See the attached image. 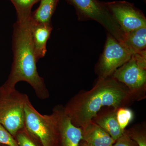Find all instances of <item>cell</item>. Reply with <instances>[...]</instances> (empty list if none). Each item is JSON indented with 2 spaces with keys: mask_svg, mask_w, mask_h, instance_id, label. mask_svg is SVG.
<instances>
[{
  "mask_svg": "<svg viewBox=\"0 0 146 146\" xmlns=\"http://www.w3.org/2000/svg\"><path fill=\"white\" fill-rule=\"evenodd\" d=\"M57 116L58 138L57 146H79L82 140L81 127L73 124L64 111L63 106L54 107Z\"/></svg>",
  "mask_w": 146,
  "mask_h": 146,
  "instance_id": "cell-9",
  "label": "cell"
},
{
  "mask_svg": "<svg viewBox=\"0 0 146 146\" xmlns=\"http://www.w3.org/2000/svg\"><path fill=\"white\" fill-rule=\"evenodd\" d=\"M31 25L33 46L38 62L39 59L44 57L47 52V43L52 30V25L51 24H31Z\"/></svg>",
  "mask_w": 146,
  "mask_h": 146,
  "instance_id": "cell-12",
  "label": "cell"
},
{
  "mask_svg": "<svg viewBox=\"0 0 146 146\" xmlns=\"http://www.w3.org/2000/svg\"><path fill=\"white\" fill-rule=\"evenodd\" d=\"M112 76L127 87L134 101L146 98V69L138 65L133 56L116 70Z\"/></svg>",
  "mask_w": 146,
  "mask_h": 146,
  "instance_id": "cell-7",
  "label": "cell"
},
{
  "mask_svg": "<svg viewBox=\"0 0 146 146\" xmlns=\"http://www.w3.org/2000/svg\"><path fill=\"white\" fill-rule=\"evenodd\" d=\"M16 9L17 21L29 19L33 7L40 0H10Z\"/></svg>",
  "mask_w": 146,
  "mask_h": 146,
  "instance_id": "cell-15",
  "label": "cell"
},
{
  "mask_svg": "<svg viewBox=\"0 0 146 146\" xmlns=\"http://www.w3.org/2000/svg\"><path fill=\"white\" fill-rule=\"evenodd\" d=\"M13 28V62L8 78L3 85L13 89L19 82H26L34 89L37 98L46 99L50 94L44 78L37 72V62L33 46L29 19L17 20Z\"/></svg>",
  "mask_w": 146,
  "mask_h": 146,
  "instance_id": "cell-2",
  "label": "cell"
},
{
  "mask_svg": "<svg viewBox=\"0 0 146 146\" xmlns=\"http://www.w3.org/2000/svg\"><path fill=\"white\" fill-rule=\"evenodd\" d=\"M117 117L120 127L124 130L132 121L133 114L132 111L127 108H121L117 110Z\"/></svg>",
  "mask_w": 146,
  "mask_h": 146,
  "instance_id": "cell-18",
  "label": "cell"
},
{
  "mask_svg": "<svg viewBox=\"0 0 146 146\" xmlns=\"http://www.w3.org/2000/svg\"><path fill=\"white\" fill-rule=\"evenodd\" d=\"M133 102L127 87L111 76L98 78L91 90L76 94L63 108L73 124L81 127L103 108L112 107L117 110L127 108Z\"/></svg>",
  "mask_w": 146,
  "mask_h": 146,
  "instance_id": "cell-1",
  "label": "cell"
},
{
  "mask_svg": "<svg viewBox=\"0 0 146 146\" xmlns=\"http://www.w3.org/2000/svg\"><path fill=\"white\" fill-rule=\"evenodd\" d=\"M79 146H94L93 145H90V144L88 143H86V142H85L83 140H81L80 141V142L79 143Z\"/></svg>",
  "mask_w": 146,
  "mask_h": 146,
  "instance_id": "cell-21",
  "label": "cell"
},
{
  "mask_svg": "<svg viewBox=\"0 0 146 146\" xmlns=\"http://www.w3.org/2000/svg\"><path fill=\"white\" fill-rule=\"evenodd\" d=\"M112 146H138L128 135L125 129L119 138L115 141Z\"/></svg>",
  "mask_w": 146,
  "mask_h": 146,
  "instance_id": "cell-20",
  "label": "cell"
},
{
  "mask_svg": "<svg viewBox=\"0 0 146 146\" xmlns=\"http://www.w3.org/2000/svg\"><path fill=\"white\" fill-rule=\"evenodd\" d=\"M129 137L138 146H146V129L145 124H136L125 129Z\"/></svg>",
  "mask_w": 146,
  "mask_h": 146,
  "instance_id": "cell-16",
  "label": "cell"
},
{
  "mask_svg": "<svg viewBox=\"0 0 146 146\" xmlns=\"http://www.w3.org/2000/svg\"><path fill=\"white\" fill-rule=\"evenodd\" d=\"M0 146H9L6 145H3V144H0Z\"/></svg>",
  "mask_w": 146,
  "mask_h": 146,
  "instance_id": "cell-22",
  "label": "cell"
},
{
  "mask_svg": "<svg viewBox=\"0 0 146 146\" xmlns=\"http://www.w3.org/2000/svg\"><path fill=\"white\" fill-rule=\"evenodd\" d=\"M123 33L146 27V18L133 4L126 1L104 2Z\"/></svg>",
  "mask_w": 146,
  "mask_h": 146,
  "instance_id": "cell-8",
  "label": "cell"
},
{
  "mask_svg": "<svg viewBox=\"0 0 146 146\" xmlns=\"http://www.w3.org/2000/svg\"><path fill=\"white\" fill-rule=\"evenodd\" d=\"M121 44L132 54L146 51V27L123 33Z\"/></svg>",
  "mask_w": 146,
  "mask_h": 146,
  "instance_id": "cell-13",
  "label": "cell"
},
{
  "mask_svg": "<svg viewBox=\"0 0 146 146\" xmlns=\"http://www.w3.org/2000/svg\"><path fill=\"white\" fill-rule=\"evenodd\" d=\"M25 128L42 146H57L58 138L57 116L53 108L49 115L39 113L29 99L25 107Z\"/></svg>",
  "mask_w": 146,
  "mask_h": 146,
  "instance_id": "cell-4",
  "label": "cell"
},
{
  "mask_svg": "<svg viewBox=\"0 0 146 146\" xmlns=\"http://www.w3.org/2000/svg\"><path fill=\"white\" fill-rule=\"evenodd\" d=\"M117 110L106 107L98 112L92 120L102 128L115 141L122 135L125 129L120 127L117 117Z\"/></svg>",
  "mask_w": 146,
  "mask_h": 146,
  "instance_id": "cell-10",
  "label": "cell"
},
{
  "mask_svg": "<svg viewBox=\"0 0 146 146\" xmlns=\"http://www.w3.org/2000/svg\"><path fill=\"white\" fill-rule=\"evenodd\" d=\"M129 51L107 33L103 51L95 67V72L98 78L111 76L118 68L131 58Z\"/></svg>",
  "mask_w": 146,
  "mask_h": 146,
  "instance_id": "cell-6",
  "label": "cell"
},
{
  "mask_svg": "<svg viewBox=\"0 0 146 146\" xmlns=\"http://www.w3.org/2000/svg\"><path fill=\"white\" fill-rule=\"evenodd\" d=\"M0 144L9 146H18L15 138L0 123Z\"/></svg>",
  "mask_w": 146,
  "mask_h": 146,
  "instance_id": "cell-19",
  "label": "cell"
},
{
  "mask_svg": "<svg viewBox=\"0 0 146 146\" xmlns=\"http://www.w3.org/2000/svg\"><path fill=\"white\" fill-rule=\"evenodd\" d=\"M75 9L78 21H94L99 23L120 43L123 34L121 27L105 6L99 0H66Z\"/></svg>",
  "mask_w": 146,
  "mask_h": 146,
  "instance_id": "cell-5",
  "label": "cell"
},
{
  "mask_svg": "<svg viewBox=\"0 0 146 146\" xmlns=\"http://www.w3.org/2000/svg\"><path fill=\"white\" fill-rule=\"evenodd\" d=\"M82 140L94 146H112L115 141L93 120L81 127Z\"/></svg>",
  "mask_w": 146,
  "mask_h": 146,
  "instance_id": "cell-11",
  "label": "cell"
},
{
  "mask_svg": "<svg viewBox=\"0 0 146 146\" xmlns=\"http://www.w3.org/2000/svg\"><path fill=\"white\" fill-rule=\"evenodd\" d=\"M14 138L18 146H42L25 128L18 131Z\"/></svg>",
  "mask_w": 146,
  "mask_h": 146,
  "instance_id": "cell-17",
  "label": "cell"
},
{
  "mask_svg": "<svg viewBox=\"0 0 146 146\" xmlns=\"http://www.w3.org/2000/svg\"><path fill=\"white\" fill-rule=\"evenodd\" d=\"M29 99L16 88L0 87V123L14 138L25 128V107Z\"/></svg>",
  "mask_w": 146,
  "mask_h": 146,
  "instance_id": "cell-3",
  "label": "cell"
},
{
  "mask_svg": "<svg viewBox=\"0 0 146 146\" xmlns=\"http://www.w3.org/2000/svg\"><path fill=\"white\" fill-rule=\"evenodd\" d=\"M38 8L29 18L31 25L51 24V19L59 0H40Z\"/></svg>",
  "mask_w": 146,
  "mask_h": 146,
  "instance_id": "cell-14",
  "label": "cell"
}]
</instances>
